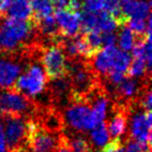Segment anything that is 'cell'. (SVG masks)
Returning a JSON list of instances; mask_svg holds the SVG:
<instances>
[{"instance_id":"e0dca14e","label":"cell","mask_w":152,"mask_h":152,"mask_svg":"<svg viewBox=\"0 0 152 152\" xmlns=\"http://www.w3.org/2000/svg\"><path fill=\"white\" fill-rule=\"evenodd\" d=\"M85 38L89 46L94 52L98 53L102 49V34L98 31H89L85 32Z\"/></svg>"},{"instance_id":"603a6c76","label":"cell","mask_w":152,"mask_h":152,"mask_svg":"<svg viewBox=\"0 0 152 152\" xmlns=\"http://www.w3.org/2000/svg\"><path fill=\"white\" fill-rule=\"evenodd\" d=\"M112 152H125L124 147H123V144H122V145H120V146H119V147H117L115 150H113Z\"/></svg>"},{"instance_id":"7a4b0ae2","label":"cell","mask_w":152,"mask_h":152,"mask_svg":"<svg viewBox=\"0 0 152 152\" xmlns=\"http://www.w3.org/2000/svg\"><path fill=\"white\" fill-rule=\"evenodd\" d=\"M65 130L64 132H75L86 134V132L96 126L92 115V108L85 98L71 96V101L63 110Z\"/></svg>"},{"instance_id":"44dd1931","label":"cell","mask_w":152,"mask_h":152,"mask_svg":"<svg viewBox=\"0 0 152 152\" xmlns=\"http://www.w3.org/2000/svg\"><path fill=\"white\" fill-rule=\"evenodd\" d=\"M10 0H0V15H4Z\"/></svg>"},{"instance_id":"ffe728a7","label":"cell","mask_w":152,"mask_h":152,"mask_svg":"<svg viewBox=\"0 0 152 152\" xmlns=\"http://www.w3.org/2000/svg\"><path fill=\"white\" fill-rule=\"evenodd\" d=\"M0 152H7L5 148V139H4V131H3V125L0 120Z\"/></svg>"},{"instance_id":"5b68a950","label":"cell","mask_w":152,"mask_h":152,"mask_svg":"<svg viewBox=\"0 0 152 152\" xmlns=\"http://www.w3.org/2000/svg\"><path fill=\"white\" fill-rule=\"evenodd\" d=\"M48 81L49 79L41 67L40 61H32L25 66L13 89L25 96L34 98L46 90Z\"/></svg>"},{"instance_id":"8fae6325","label":"cell","mask_w":152,"mask_h":152,"mask_svg":"<svg viewBox=\"0 0 152 152\" xmlns=\"http://www.w3.org/2000/svg\"><path fill=\"white\" fill-rule=\"evenodd\" d=\"M4 15L9 18L18 20H30L32 17V11L30 1L28 0H11L7 7Z\"/></svg>"},{"instance_id":"d6986e66","label":"cell","mask_w":152,"mask_h":152,"mask_svg":"<svg viewBox=\"0 0 152 152\" xmlns=\"http://www.w3.org/2000/svg\"><path fill=\"white\" fill-rule=\"evenodd\" d=\"M117 41V36L114 32H103L102 34V46H115Z\"/></svg>"},{"instance_id":"277c9868","label":"cell","mask_w":152,"mask_h":152,"mask_svg":"<svg viewBox=\"0 0 152 152\" xmlns=\"http://www.w3.org/2000/svg\"><path fill=\"white\" fill-rule=\"evenodd\" d=\"M0 120L3 125L7 152H27L28 119L15 115H2Z\"/></svg>"},{"instance_id":"52a82bcc","label":"cell","mask_w":152,"mask_h":152,"mask_svg":"<svg viewBox=\"0 0 152 152\" xmlns=\"http://www.w3.org/2000/svg\"><path fill=\"white\" fill-rule=\"evenodd\" d=\"M40 64L44 67L49 81L68 76L67 59L58 45H48L43 47Z\"/></svg>"},{"instance_id":"4fadbf2b","label":"cell","mask_w":152,"mask_h":152,"mask_svg":"<svg viewBox=\"0 0 152 152\" xmlns=\"http://www.w3.org/2000/svg\"><path fill=\"white\" fill-rule=\"evenodd\" d=\"M97 16V24H96V31L98 32H114L118 28L114 18L104 10L96 12Z\"/></svg>"},{"instance_id":"7402d4cb","label":"cell","mask_w":152,"mask_h":152,"mask_svg":"<svg viewBox=\"0 0 152 152\" xmlns=\"http://www.w3.org/2000/svg\"><path fill=\"white\" fill-rule=\"evenodd\" d=\"M55 152H72V151L68 149L67 147H65L64 145H61V144L58 143V147H57V149Z\"/></svg>"},{"instance_id":"9a60e30c","label":"cell","mask_w":152,"mask_h":152,"mask_svg":"<svg viewBox=\"0 0 152 152\" xmlns=\"http://www.w3.org/2000/svg\"><path fill=\"white\" fill-rule=\"evenodd\" d=\"M150 17V3L145 0H137L129 14V20H147Z\"/></svg>"},{"instance_id":"3957f363","label":"cell","mask_w":152,"mask_h":152,"mask_svg":"<svg viewBox=\"0 0 152 152\" xmlns=\"http://www.w3.org/2000/svg\"><path fill=\"white\" fill-rule=\"evenodd\" d=\"M41 107V102L14 89L3 90L0 93V116L15 115L34 119Z\"/></svg>"},{"instance_id":"5bb4252c","label":"cell","mask_w":152,"mask_h":152,"mask_svg":"<svg viewBox=\"0 0 152 152\" xmlns=\"http://www.w3.org/2000/svg\"><path fill=\"white\" fill-rule=\"evenodd\" d=\"M90 139H91L90 143L95 145L98 149L103 148L110 142V134H108L107 128H106V125L104 121L92 129V132L90 134Z\"/></svg>"},{"instance_id":"ba28073f","label":"cell","mask_w":152,"mask_h":152,"mask_svg":"<svg viewBox=\"0 0 152 152\" xmlns=\"http://www.w3.org/2000/svg\"><path fill=\"white\" fill-rule=\"evenodd\" d=\"M59 134L47 131L34 120L27 121V149L29 152H55Z\"/></svg>"},{"instance_id":"8992f818","label":"cell","mask_w":152,"mask_h":152,"mask_svg":"<svg viewBox=\"0 0 152 152\" xmlns=\"http://www.w3.org/2000/svg\"><path fill=\"white\" fill-rule=\"evenodd\" d=\"M151 112H146L140 108L133 101L130 104L127 135L125 137H130L139 143L151 145Z\"/></svg>"},{"instance_id":"30bf717a","label":"cell","mask_w":152,"mask_h":152,"mask_svg":"<svg viewBox=\"0 0 152 152\" xmlns=\"http://www.w3.org/2000/svg\"><path fill=\"white\" fill-rule=\"evenodd\" d=\"M54 18L58 25L61 34L64 38H73L80 32L79 13H72L69 11H56Z\"/></svg>"},{"instance_id":"2e32d148","label":"cell","mask_w":152,"mask_h":152,"mask_svg":"<svg viewBox=\"0 0 152 152\" xmlns=\"http://www.w3.org/2000/svg\"><path fill=\"white\" fill-rule=\"evenodd\" d=\"M117 39H118L120 48L125 52L131 50L133 48V46H134L135 37L128 26L121 27V31L119 34V36L117 37Z\"/></svg>"},{"instance_id":"6da1fadb","label":"cell","mask_w":152,"mask_h":152,"mask_svg":"<svg viewBox=\"0 0 152 152\" xmlns=\"http://www.w3.org/2000/svg\"><path fill=\"white\" fill-rule=\"evenodd\" d=\"M0 53H14L39 40L31 20L0 18Z\"/></svg>"},{"instance_id":"7c38bea8","label":"cell","mask_w":152,"mask_h":152,"mask_svg":"<svg viewBox=\"0 0 152 152\" xmlns=\"http://www.w3.org/2000/svg\"><path fill=\"white\" fill-rule=\"evenodd\" d=\"M30 7L32 11L31 21L48 17L53 13V7L50 0H30Z\"/></svg>"},{"instance_id":"9c48e42d","label":"cell","mask_w":152,"mask_h":152,"mask_svg":"<svg viewBox=\"0 0 152 152\" xmlns=\"http://www.w3.org/2000/svg\"><path fill=\"white\" fill-rule=\"evenodd\" d=\"M29 61L21 50L14 53H4L0 59V89H13L17 78Z\"/></svg>"},{"instance_id":"ac0fdd59","label":"cell","mask_w":152,"mask_h":152,"mask_svg":"<svg viewBox=\"0 0 152 152\" xmlns=\"http://www.w3.org/2000/svg\"><path fill=\"white\" fill-rule=\"evenodd\" d=\"M104 0H83V10L90 12H99L103 10Z\"/></svg>"}]
</instances>
